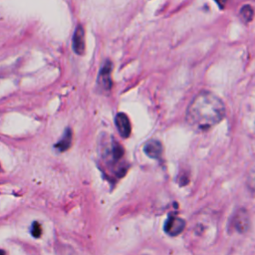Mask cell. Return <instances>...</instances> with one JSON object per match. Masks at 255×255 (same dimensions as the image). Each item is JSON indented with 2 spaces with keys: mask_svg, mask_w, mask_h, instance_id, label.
Listing matches in <instances>:
<instances>
[{
  "mask_svg": "<svg viewBox=\"0 0 255 255\" xmlns=\"http://www.w3.org/2000/svg\"><path fill=\"white\" fill-rule=\"evenodd\" d=\"M225 117V106L220 98L208 91L199 92L190 102L185 120L196 131H206Z\"/></svg>",
  "mask_w": 255,
  "mask_h": 255,
  "instance_id": "obj_1",
  "label": "cell"
},
{
  "mask_svg": "<svg viewBox=\"0 0 255 255\" xmlns=\"http://www.w3.org/2000/svg\"><path fill=\"white\" fill-rule=\"evenodd\" d=\"M124 155H125L124 147L113 138H112V141L109 142L108 146L104 147V150H103V153H102V157H103L104 162L107 165L112 166V167L118 166V169H119L121 175H123L126 172L121 167H119V166H123L121 164V161L123 160Z\"/></svg>",
  "mask_w": 255,
  "mask_h": 255,
  "instance_id": "obj_2",
  "label": "cell"
},
{
  "mask_svg": "<svg viewBox=\"0 0 255 255\" xmlns=\"http://www.w3.org/2000/svg\"><path fill=\"white\" fill-rule=\"evenodd\" d=\"M232 226L239 233H244L248 231L250 227V217L248 211L243 208L237 210L232 218Z\"/></svg>",
  "mask_w": 255,
  "mask_h": 255,
  "instance_id": "obj_3",
  "label": "cell"
},
{
  "mask_svg": "<svg viewBox=\"0 0 255 255\" xmlns=\"http://www.w3.org/2000/svg\"><path fill=\"white\" fill-rule=\"evenodd\" d=\"M185 227V221L178 216H169L163 225V229L169 236H177Z\"/></svg>",
  "mask_w": 255,
  "mask_h": 255,
  "instance_id": "obj_4",
  "label": "cell"
},
{
  "mask_svg": "<svg viewBox=\"0 0 255 255\" xmlns=\"http://www.w3.org/2000/svg\"><path fill=\"white\" fill-rule=\"evenodd\" d=\"M112 63L107 61L102 67L98 76V86L103 91H110L112 88Z\"/></svg>",
  "mask_w": 255,
  "mask_h": 255,
  "instance_id": "obj_5",
  "label": "cell"
},
{
  "mask_svg": "<svg viewBox=\"0 0 255 255\" xmlns=\"http://www.w3.org/2000/svg\"><path fill=\"white\" fill-rule=\"evenodd\" d=\"M115 123H116V127L118 128L120 135L125 138L128 137L130 134V131H131V126H130V122H129L128 116L124 113H119L116 116Z\"/></svg>",
  "mask_w": 255,
  "mask_h": 255,
  "instance_id": "obj_6",
  "label": "cell"
},
{
  "mask_svg": "<svg viewBox=\"0 0 255 255\" xmlns=\"http://www.w3.org/2000/svg\"><path fill=\"white\" fill-rule=\"evenodd\" d=\"M163 148L160 141L156 139H151L145 143L143 146V152L150 158L159 159L161 157Z\"/></svg>",
  "mask_w": 255,
  "mask_h": 255,
  "instance_id": "obj_7",
  "label": "cell"
},
{
  "mask_svg": "<svg viewBox=\"0 0 255 255\" xmlns=\"http://www.w3.org/2000/svg\"><path fill=\"white\" fill-rule=\"evenodd\" d=\"M85 31L81 25H79L74 33L73 37V49L76 54L83 55L85 52Z\"/></svg>",
  "mask_w": 255,
  "mask_h": 255,
  "instance_id": "obj_8",
  "label": "cell"
},
{
  "mask_svg": "<svg viewBox=\"0 0 255 255\" xmlns=\"http://www.w3.org/2000/svg\"><path fill=\"white\" fill-rule=\"evenodd\" d=\"M72 139H73V132L70 128H67L62 136V138L55 144V148L59 151V152H63L66 151L67 149L70 148L71 143H72Z\"/></svg>",
  "mask_w": 255,
  "mask_h": 255,
  "instance_id": "obj_9",
  "label": "cell"
},
{
  "mask_svg": "<svg viewBox=\"0 0 255 255\" xmlns=\"http://www.w3.org/2000/svg\"><path fill=\"white\" fill-rule=\"evenodd\" d=\"M241 16L243 17V19L245 21H250L253 17V9L247 5V6H244L242 9H241Z\"/></svg>",
  "mask_w": 255,
  "mask_h": 255,
  "instance_id": "obj_10",
  "label": "cell"
},
{
  "mask_svg": "<svg viewBox=\"0 0 255 255\" xmlns=\"http://www.w3.org/2000/svg\"><path fill=\"white\" fill-rule=\"evenodd\" d=\"M31 234L35 238H39L41 236V234H42V227H41L39 222H37V221L33 222L32 226H31Z\"/></svg>",
  "mask_w": 255,
  "mask_h": 255,
  "instance_id": "obj_11",
  "label": "cell"
},
{
  "mask_svg": "<svg viewBox=\"0 0 255 255\" xmlns=\"http://www.w3.org/2000/svg\"><path fill=\"white\" fill-rule=\"evenodd\" d=\"M216 2H217V4L220 6V7H223L224 6V4L226 3V1L227 0H215Z\"/></svg>",
  "mask_w": 255,
  "mask_h": 255,
  "instance_id": "obj_12",
  "label": "cell"
},
{
  "mask_svg": "<svg viewBox=\"0 0 255 255\" xmlns=\"http://www.w3.org/2000/svg\"><path fill=\"white\" fill-rule=\"evenodd\" d=\"M0 170H1V167H0Z\"/></svg>",
  "mask_w": 255,
  "mask_h": 255,
  "instance_id": "obj_13",
  "label": "cell"
}]
</instances>
